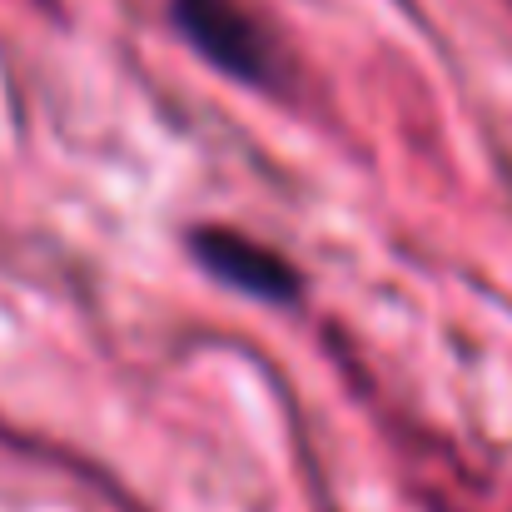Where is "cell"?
Instances as JSON below:
<instances>
[{"label": "cell", "mask_w": 512, "mask_h": 512, "mask_svg": "<svg viewBox=\"0 0 512 512\" xmlns=\"http://www.w3.org/2000/svg\"><path fill=\"white\" fill-rule=\"evenodd\" d=\"M170 20L219 75L254 90L284 80V50L244 0H170Z\"/></svg>", "instance_id": "cell-1"}, {"label": "cell", "mask_w": 512, "mask_h": 512, "mask_svg": "<svg viewBox=\"0 0 512 512\" xmlns=\"http://www.w3.org/2000/svg\"><path fill=\"white\" fill-rule=\"evenodd\" d=\"M189 254L229 289L249 294V299H264V304H294L304 294V274L269 244L239 234V229H224V224H199L189 234Z\"/></svg>", "instance_id": "cell-2"}]
</instances>
